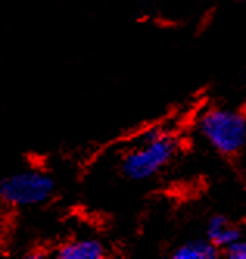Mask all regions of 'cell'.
<instances>
[{"mask_svg":"<svg viewBox=\"0 0 246 259\" xmlns=\"http://www.w3.org/2000/svg\"><path fill=\"white\" fill-rule=\"evenodd\" d=\"M55 192V178L42 169H25L0 178V201L13 209L41 206Z\"/></svg>","mask_w":246,"mask_h":259,"instance_id":"cell-2","label":"cell"},{"mask_svg":"<svg viewBox=\"0 0 246 259\" xmlns=\"http://www.w3.org/2000/svg\"><path fill=\"white\" fill-rule=\"evenodd\" d=\"M178 144L173 136L159 128H151L142 136L140 144L122 158L120 169L131 181H146L159 174L173 159Z\"/></svg>","mask_w":246,"mask_h":259,"instance_id":"cell-1","label":"cell"},{"mask_svg":"<svg viewBox=\"0 0 246 259\" xmlns=\"http://www.w3.org/2000/svg\"><path fill=\"white\" fill-rule=\"evenodd\" d=\"M55 256L60 259H103L106 247L95 237L69 239L56 248Z\"/></svg>","mask_w":246,"mask_h":259,"instance_id":"cell-4","label":"cell"},{"mask_svg":"<svg viewBox=\"0 0 246 259\" xmlns=\"http://www.w3.org/2000/svg\"><path fill=\"white\" fill-rule=\"evenodd\" d=\"M220 248L209 239H192L181 244L172 253L173 259H217Z\"/></svg>","mask_w":246,"mask_h":259,"instance_id":"cell-6","label":"cell"},{"mask_svg":"<svg viewBox=\"0 0 246 259\" xmlns=\"http://www.w3.org/2000/svg\"><path fill=\"white\" fill-rule=\"evenodd\" d=\"M198 130L204 141L223 156H234L246 145V119L234 109H207L200 117Z\"/></svg>","mask_w":246,"mask_h":259,"instance_id":"cell-3","label":"cell"},{"mask_svg":"<svg viewBox=\"0 0 246 259\" xmlns=\"http://www.w3.org/2000/svg\"><path fill=\"white\" fill-rule=\"evenodd\" d=\"M241 237V231L223 215H214L207 224V239L218 248H228Z\"/></svg>","mask_w":246,"mask_h":259,"instance_id":"cell-5","label":"cell"},{"mask_svg":"<svg viewBox=\"0 0 246 259\" xmlns=\"http://www.w3.org/2000/svg\"><path fill=\"white\" fill-rule=\"evenodd\" d=\"M243 2H244V4H246V0H243Z\"/></svg>","mask_w":246,"mask_h":259,"instance_id":"cell-8","label":"cell"},{"mask_svg":"<svg viewBox=\"0 0 246 259\" xmlns=\"http://www.w3.org/2000/svg\"><path fill=\"white\" fill-rule=\"evenodd\" d=\"M224 254L229 259H246V240L240 237L228 248H224Z\"/></svg>","mask_w":246,"mask_h":259,"instance_id":"cell-7","label":"cell"}]
</instances>
